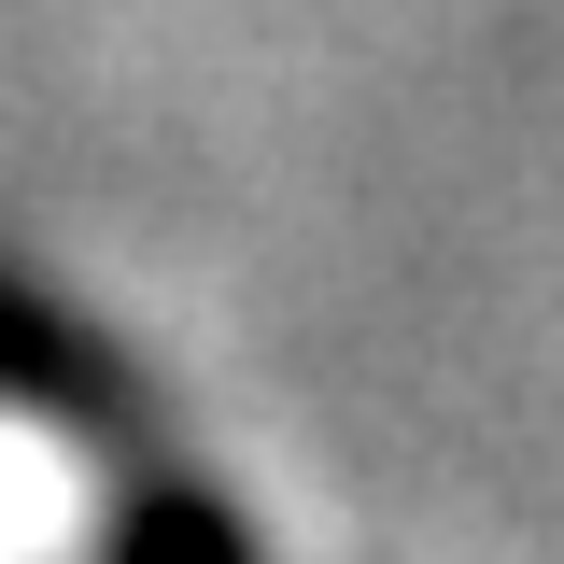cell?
Instances as JSON below:
<instances>
[{"instance_id": "6da1fadb", "label": "cell", "mask_w": 564, "mask_h": 564, "mask_svg": "<svg viewBox=\"0 0 564 564\" xmlns=\"http://www.w3.org/2000/svg\"><path fill=\"white\" fill-rule=\"evenodd\" d=\"M128 564H240V536H226L212 508H155V522H141V551H128Z\"/></svg>"}]
</instances>
